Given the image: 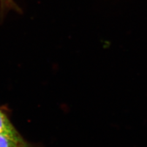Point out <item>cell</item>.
Here are the masks:
<instances>
[{
  "label": "cell",
  "instance_id": "cell-1",
  "mask_svg": "<svg viewBox=\"0 0 147 147\" xmlns=\"http://www.w3.org/2000/svg\"><path fill=\"white\" fill-rule=\"evenodd\" d=\"M0 147H38L27 141L13 125L7 112L0 107Z\"/></svg>",
  "mask_w": 147,
  "mask_h": 147
}]
</instances>
